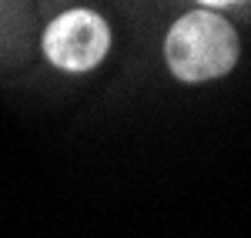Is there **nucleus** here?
<instances>
[{"instance_id": "f257e3e1", "label": "nucleus", "mask_w": 251, "mask_h": 238, "mask_svg": "<svg viewBox=\"0 0 251 238\" xmlns=\"http://www.w3.org/2000/svg\"><path fill=\"white\" fill-rule=\"evenodd\" d=\"M241 57V40L231 20L211 7L188 10L164 34V64L184 84H204L231 74Z\"/></svg>"}, {"instance_id": "f03ea898", "label": "nucleus", "mask_w": 251, "mask_h": 238, "mask_svg": "<svg viewBox=\"0 0 251 238\" xmlns=\"http://www.w3.org/2000/svg\"><path fill=\"white\" fill-rule=\"evenodd\" d=\"M44 57L64 74H87L111 54V27L97 10L74 7L44 27Z\"/></svg>"}, {"instance_id": "7ed1b4c3", "label": "nucleus", "mask_w": 251, "mask_h": 238, "mask_svg": "<svg viewBox=\"0 0 251 238\" xmlns=\"http://www.w3.org/2000/svg\"><path fill=\"white\" fill-rule=\"evenodd\" d=\"M201 7H211V10H221V7H228V3H241V0H198Z\"/></svg>"}]
</instances>
